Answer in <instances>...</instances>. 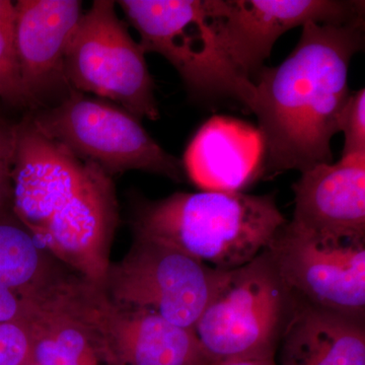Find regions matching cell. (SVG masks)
I'll list each match as a JSON object with an SVG mask.
<instances>
[{"label":"cell","mask_w":365,"mask_h":365,"mask_svg":"<svg viewBox=\"0 0 365 365\" xmlns=\"http://www.w3.org/2000/svg\"><path fill=\"white\" fill-rule=\"evenodd\" d=\"M209 16L228 59L253 83L276 41L307 23L348 25L364 21V1L207 0Z\"/></svg>","instance_id":"cell-9"},{"label":"cell","mask_w":365,"mask_h":365,"mask_svg":"<svg viewBox=\"0 0 365 365\" xmlns=\"http://www.w3.org/2000/svg\"><path fill=\"white\" fill-rule=\"evenodd\" d=\"M213 365H278L275 359H235L218 362Z\"/></svg>","instance_id":"cell-21"},{"label":"cell","mask_w":365,"mask_h":365,"mask_svg":"<svg viewBox=\"0 0 365 365\" xmlns=\"http://www.w3.org/2000/svg\"><path fill=\"white\" fill-rule=\"evenodd\" d=\"M292 191L295 227L319 237L365 240V153L302 172Z\"/></svg>","instance_id":"cell-12"},{"label":"cell","mask_w":365,"mask_h":365,"mask_svg":"<svg viewBox=\"0 0 365 365\" xmlns=\"http://www.w3.org/2000/svg\"><path fill=\"white\" fill-rule=\"evenodd\" d=\"M277 351L278 365H365L364 319L297 299Z\"/></svg>","instance_id":"cell-14"},{"label":"cell","mask_w":365,"mask_h":365,"mask_svg":"<svg viewBox=\"0 0 365 365\" xmlns=\"http://www.w3.org/2000/svg\"><path fill=\"white\" fill-rule=\"evenodd\" d=\"M225 274L176 248L134 235L127 254L110 265L103 289L119 306L153 312L193 330Z\"/></svg>","instance_id":"cell-7"},{"label":"cell","mask_w":365,"mask_h":365,"mask_svg":"<svg viewBox=\"0 0 365 365\" xmlns=\"http://www.w3.org/2000/svg\"><path fill=\"white\" fill-rule=\"evenodd\" d=\"M344 134L342 157L365 153V90L353 91L338 120V133Z\"/></svg>","instance_id":"cell-17"},{"label":"cell","mask_w":365,"mask_h":365,"mask_svg":"<svg viewBox=\"0 0 365 365\" xmlns=\"http://www.w3.org/2000/svg\"><path fill=\"white\" fill-rule=\"evenodd\" d=\"M16 122L0 112V210L13 209V172Z\"/></svg>","instance_id":"cell-19"},{"label":"cell","mask_w":365,"mask_h":365,"mask_svg":"<svg viewBox=\"0 0 365 365\" xmlns=\"http://www.w3.org/2000/svg\"><path fill=\"white\" fill-rule=\"evenodd\" d=\"M131 218L134 235L225 271L242 267L265 251L287 222L272 194L203 190L137 201Z\"/></svg>","instance_id":"cell-2"},{"label":"cell","mask_w":365,"mask_h":365,"mask_svg":"<svg viewBox=\"0 0 365 365\" xmlns=\"http://www.w3.org/2000/svg\"><path fill=\"white\" fill-rule=\"evenodd\" d=\"M26 365H39V364H36L35 361H33V360L31 359V361H29L28 364H26Z\"/></svg>","instance_id":"cell-22"},{"label":"cell","mask_w":365,"mask_h":365,"mask_svg":"<svg viewBox=\"0 0 365 365\" xmlns=\"http://www.w3.org/2000/svg\"><path fill=\"white\" fill-rule=\"evenodd\" d=\"M266 250L295 299L364 319L365 240L319 237L287 222Z\"/></svg>","instance_id":"cell-8"},{"label":"cell","mask_w":365,"mask_h":365,"mask_svg":"<svg viewBox=\"0 0 365 365\" xmlns=\"http://www.w3.org/2000/svg\"><path fill=\"white\" fill-rule=\"evenodd\" d=\"M144 53L162 55L191 93L228 98L251 108L255 86L228 59L209 16L207 0H121Z\"/></svg>","instance_id":"cell-4"},{"label":"cell","mask_w":365,"mask_h":365,"mask_svg":"<svg viewBox=\"0 0 365 365\" xmlns=\"http://www.w3.org/2000/svg\"><path fill=\"white\" fill-rule=\"evenodd\" d=\"M81 297L111 365H213L193 330L153 312L119 306L85 279Z\"/></svg>","instance_id":"cell-10"},{"label":"cell","mask_w":365,"mask_h":365,"mask_svg":"<svg viewBox=\"0 0 365 365\" xmlns=\"http://www.w3.org/2000/svg\"><path fill=\"white\" fill-rule=\"evenodd\" d=\"M0 100L11 109L29 111L14 45V4L0 0Z\"/></svg>","instance_id":"cell-16"},{"label":"cell","mask_w":365,"mask_h":365,"mask_svg":"<svg viewBox=\"0 0 365 365\" xmlns=\"http://www.w3.org/2000/svg\"><path fill=\"white\" fill-rule=\"evenodd\" d=\"M295 302L265 250L227 271L193 331L212 364L275 359Z\"/></svg>","instance_id":"cell-3"},{"label":"cell","mask_w":365,"mask_h":365,"mask_svg":"<svg viewBox=\"0 0 365 365\" xmlns=\"http://www.w3.org/2000/svg\"><path fill=\"white\" fill-rule=\"evenodd\" d=\"M31 359L32 342L26 322H0V365H26Z\"/></svg>","instance_id":"cell-18"},{"label":"cell","mask_w":365,"mask_h":365,"mask_svg":"<svg viewBox=\"0 0 365 365\" xmlns=\"http://www.w3.org/2000/svg\"><path fill=\"white\" fill-rule=\"evenodd\" d=\"M81 14L78 0L14 2V45L28 112L58 104L71 93L64 62Z\"/></svg>","instance_id":"cell-11"},{"label":"cell","mask_w":365,"mask_h":365,"mask_svg":"<svg viewBox=\"0 0 365 365\" xmlns=\"http://www.w3.org/2000/svg\"><path fill=\"white\" fill-rule=\"evenodd\" d=\"M57 271L13 209L0 210V322L24 321L34 295Z\"/></svg>","instance_id":"cell-15"},{"label":"cell","mask_w":365,"mask_h":365,"mask_svg":"<svg viewBox=\"0 0 365 365\" xmlns=\"http://www.w3.org/2000/svg\"><path fill=\"white\" fill-rule=\"evenodd\" d=\"M26 325L32 342L33 361L39 365H76L57 347L47 334L31 324L26 323Z\"/></svg>","instance_id":"cell-20"},{"label":"cell","mask_w":365,"mask_h":365,"mask_svg":"<svg viewBox=\"0 0 365 365\" xmlns=\"http://www.w3.org/2000/svg\"><path fill=\"white\" fill-rule=\"evenodd\" d=\"M364 21L307 23L289 56L257 74L250 111L258 118L265 150L262 177L332 163L331 140L351 93L348 71L364 48Z\"/></svg>","instance_id":"cell-1"},{"label":"cell","mask_w":365,"mask_h":365,"mask_svg":"<svg viewBox=\"0 0 365 365\" xmlns=\"http://www.w3.org/2000/svg\"><path fill=\"white\" fill-rule=\"evenodd\" d=\"M263 138L251 125L213 117L190 143L185 174L203 191L242 192L263 172Z\"/></svg>","instance_id":"cell-13"},{"label":"cell","mask_w":365,"mask_h":365,"mask_svg":"<svg viewBox=\"0 0 365 365\" xmlns=\"http://www.w3.org/2000/svg\"><path fill=\"white\" fill-rule=\"evenodd\" d=\"M26 114L46 136L110 177L138 170L180 182L186 175L181 160L163 150L138 118L104 98L71 90L58 104Z\"/></svg>","instance_id":"cell-5"},{"label":"cell","mask_w":365,"mask_h":365,"mask_svg":"<svg viewBox=\"0 0 365 365\" xmlns=\"http://www.w3.org/2000/svg\"><path fill=\"white\" fill-rule=\"evenodd\" d=\"M96 0L81 14L67 48L64 72L72 90L112 101L139 120L160 117L145 53L116 14Z\"/></svg>","instance_id":"cell-6"}]
</instances>
